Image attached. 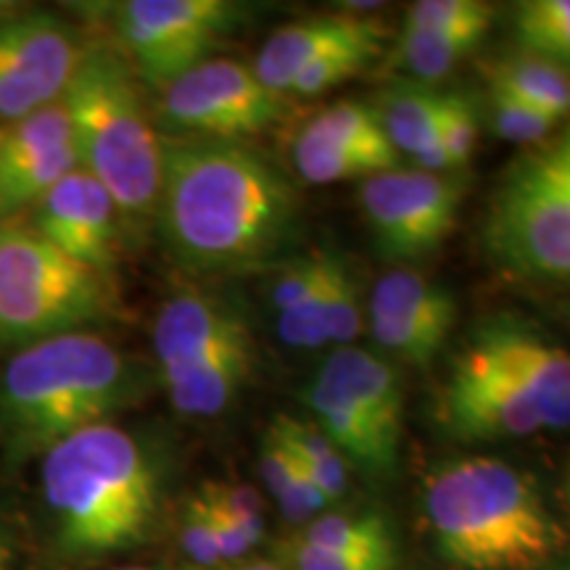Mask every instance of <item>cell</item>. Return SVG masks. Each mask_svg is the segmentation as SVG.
Returning <instances> with one entry per match:
<instances>
[{"label":"cell","instance_id":"obj_1","mask_svg":"<svg viewBox=\"0 0 570 570\" xmlns=\"http://www.w3.org/2000/svg\"><path fill=\"white\" fill-rule=\"evenodd\" d=\"M154 219L185 273L235 275L267 265L294 240L298 194L248 142L161 138Z\"/></svg>","mask_w":570,"mask_h":570},{"label":"cell","instance_id":"obj_2","mask_svg":"<svg viewBox=\"0 0 570 570\" xmlns=\"http://www.w3.org/2000/svg\"><path fill=\"white\" fill-rule=\"evenodd\" d=\"M42 504L67 560L135 550L161 508V470L151 449L114 423L85 428L42 454Z\"/></svg>","mask_w":570,"mask_h":570},{"label":"cell","instance_id":"obj_3","mask_svg":"<svg viewBox=\"0 0 570 570\" xmlns=\"http://www.w3.org/2000/svg\"><path fill=\"white\" fill-rule=\"evenodd\" d=\"M148 386L151 373L96 333L24 346L0 370V444L11 460L46 454L85 428L111 423Z\"/></svg>","mask_w":570,"mask_h":570},{"label":"cell","instance_id":"obj_4","mask_svg":"<svg viewBox=\"0 0 570 570\" xmlns=\"http://www.w3.org/2000/svg\"><path fill=\"white\" fill-rule=\"evenodd\" d=\"M425 518L441 558L465 570H529L560 531L525 473L491 458L449 462L428 479Z\"/></svg>","mask_w":570,"mask_h":570},{"label":"cell","instance_id":"obj_5","mask_svg":"<svg viewBox=\"0 0 570 570\" xmlns=\"http://www.w3.org/2000/svg\"><path fill=\"white\" fill-rule=\"evenodd\" d=\"M63 106L80 169L109 190L125 223L154 217L161 135L148 117L130 61L109 46L85 48Z\"/></svg>","mask_w":570,"mask_h":570},{"label":"cell","instance_id":"obj_6","mask_svg":"<svg viewBox=\"0 0 570 570\" xmlns=\"http://www.w3.org/2000/svg\"><path fill=\"white\" fill-rule=\"evenodd\" d=\"M109 312V277L59 252L30 225H0V346L67 336Z\"/></svg>","mask_w":570,"mask_h":570},{"label":"cell","instance_id":"obj_7","mask_svg":"<svg viewBox=\"0 0 570 570\" xmlns=\"http://www.w3.org/2000/svg\"><path fill=\"white\" fill-rule=\"evenodd\" d=\"M487 244L512 273L570 281V169L550 151L523 159L491 204Z\"/></svg>","mask_w":570,"mask_h":570},{"label":"cell","instance_id":"obj_8","mask_svg":"<svg viewBox=\"0 0 570 570\" xmlns=\"http://www.w3.org/2000/svg\"><path fill=\"white\" fill-rule=\"evenodd\" d=\"M246 6L230 0H127L114 11L122 56L138 80L164 90L233 35Z\"/></svg>","mask_w":570,"mask_h":570},{"label":"cell","instance_id":"obj_9","mask_svg":"<svg viewBox=\"0 0 570 570\" xmlns=\"http://www.w3.org/2000/svg\"><path fill=\"white\" fill-rule=\"evenodd\" d=\"M285 109V96L267 90L252 67L209 59L161 90L156 122L161 138L246 142L281 122Z\"/></svg>","mask_w":570,"mask_h":570},{"label":"cell","instance_id":"obj_10","mask_svg":"<svg viewBox=\"0 0 570 570\" xmlns=\"http://www.w3.org/2000/svg\"><path fill=\"white\" fill-rule=\"evenodd\" d=\"M462 196L465 180L458 175L399 167L362 180L356 194L377 254L391 262H415L436 252L454 230Z\"/></svg>","mask_w":570,"mask_h":570},{"label":"cell","instance_id":"obj_11","mask_svg":"<svg viewBox=\"0 0 570 570\" xmlns=\"http://www.w3.org/2000/svg\"><path fill=\"white\" fill-rule=\"evenodd\" d=\"M85 48L75 27L48 11L0 19V125L61 101Z\"/></svg>","mask_w":570,"mask_h":570},{"label":"cell","instance_id":"obj_12","mask_svg":"<svg viewBox=\"0 0 570 570\" xmlns=\"http://www.w3.org/2000/svg\"><path fill=\"white\" fill-rule=\"evenodd\" d=\"M439 420L449 436L462 444L515 441L544 431L531 396L470 338L454 354L441 389Z\"/></svg>","mask_w":570,"mask_h":570},{"label":"cell","instance_id":"obj_13","mask_svg":"<svg viewBox=\"0 0 570 570\" xmlns=\"http://www.w3.org/2000/svg\"><path fill=\"white\" fill-rule=\"evenodd\" d=\"M244 352H256L252 327L244 312L227 298L183 291L161 304L154 325L156 377L161 386Z\"/></svg>","mask_w":570,"mask_h":570},{"label":"cell","instance_id":"obj_14","mask_svg":"<svg viewBox=\"0 0 570 570\" xmlns=\"http://www.w3.org/2000/svg\"><path fill=\"white\" fill-rule=\"evenodd\" d=\"M122 223L109 190L77 167L32 206L27 225L75 262L109 277L122 248Z\"/></svg>","mask_w":570,"mask_h":570},{"label":"cell","instance_id":"obj_15","mask_svg":"<svg viewBox=\"0 0 570 570\" xmlns=\"http://www.w3.org/2000/svg\"><path fill=\"white\" fill-rule=\"evenodd\" d=\"M77 167L80 161L63 98L0 127V225L30 212Z\"/></svg>","mask_w":570,"mask_h":570},{"label":"cell","instance_id":"obj_16","mask_svg":"<svg viewBox=\"0 0 570 570\" xmlns=\"http://www.w3.org/2000/svg\"><path fill=\"white\" fill-rule=\"evenodd\" d=\"M537 404L544 431L570 428V352L512 315L489 317L468 336Z\"/></svg>","mask_w":570,"mask_h":570},{"label":"cell","instance_id":"obj_17","mask_svg":"<svg viewBox=\"0 0 570 570\" xmlns=\"http://www.w3.org/2000/svg\"><path fill=\"white\" fill-rule=\"evenodd\" d=\"M360 42H386V27L381 21L354 13H323L285 24L259 48L254 59L256 80L277 96L288 98L296 77L306 67L325 59L338 48Z\"/></svg>","mask_w":570,"mask_h":570},{"label":"cell","instance_id":"obj_18","mask_svg":"<svg viewBox=\"0 0 570 570\" xmlns=\"http://www.w3.org/2000/svg\"><path fill=\"white\" fill-rule=\"evenodd\" d=\"M323 370L348 396L356 412L391 449L402 446L404 394L394 365L360 346H338Z\"/></svg>","mask_w":570,"mask_h":570},{"label":"cell","instance_id":"obj_19","mask_svg":"<svg viewBox=\"0 0 570 570\" xmlns=\"http://www.w3.org/2000/svg\"><path fill=\"white\" fill-rule=\"evenodd\" d=\"M370 312L410 320L449 338L458 323V304L444 285L415 269H394L375 283Z\"/></svg>","mask_w":570,"mask_h":570},{"label":"cell","instance_id":"obj_20","mask_svg":"<svg viewBox=\"0 0 570 570\" xmlns=\"http://www.w3.org/2000/svg\"><path fill=\"white\" fill-rule=\"evenodd\" d=\"M441 92L417 82H404L386 92V101L377 106L383 132L399 156H415L439 130Z\"/></svg>","mask_w":570,"mask_h":570},{"label":"cell","instance_id":"obj_21","mask_svg":"<svg viewBox=\"0 0 570 570\" xmlns=\"http://www.w3.org/2000/svg\"><path fill=\"white\" fill-rule=\"evenodd\" d=\"M312 138H320L331 146L344 148V151H354L370 159H377L386 167H396L399 154L391 146L386 132H383L381 119L373 106L356 104V101H338L327 106L304 127Z\"/></svg>","mask_w":570,"mask_h":570},{"label":"cell","instance_id":"obj_22","mask_svg":"<svg viewBox=\"0 0 570 570\" xmlns=\"http://www.w3.org/2000/svg\"><path fill=\"white\" fill-rule=\"evenodd\" d=\"M489 82L502 85L512 96L537 106L560 122L570 114V75L529 53L502 56L489 71Z\"/></svg>","mask_w":570,"mask_h":570},{"label":"cell","instance_id":"obj_23","mask_svg":"<svg viewBox=\"0 0 570 570\" xmlns=\"http://www.w3.org/2000/svg\"><path fill=\"white\" fill-rule=\"evenodd\" d=\"M483 35L479 32H402L394 51H391V67L404 71L417 85H433L444 80L449 71L458 69L475 48L481 46Z\"/></svg>","mask_w":570,"mask_h":570},{"label":"cell","instance_id":"obj_24","mask_svg":"<svg viewBox=\"0 0 570 570\" xmlns=\"http://www.w3.org/2000/svg\"><path fill=\"white\" fill-rule=\"evenodd\" d=\"M512 32L520 53L570 75V0H523L512 11Z\"/></svg>","mask_w":570,"mask_h":570},{"label":"cell","instance_id":"obj_25","mask_svg":"<svg viewBox=\"0 0 570 570\" xmlns=\"http://www.w3.org/2000/svg\"><path fill=\"white\" fill-rule=\"evenodd\" d=\"M269 431L294 452V458L302 462L306 473L315 479V483L323 489V494L331 499V502L346 497L348 462L315 423H304V420L277 415Z\"/></svg>","mask_w":570,"mask_h":570},{"label":"cell","instance_id":"obj_26","mask_svg":"<svg viewBox=\"0 0 570 570\" xmlns=\"http://www.w3.org/2000/svg\"><path fill=\"white\" fill-rule=\"evenodd\" d=\"M302 541L327 552H396L389 520L377 512H333V515L315 518L306 525Z\"/></svg>","mask_w":570,"mask_h":570},{"label":"cell","instance_id":"obj_27","mask_svg":"<svg viewBox=\"0 0 570 570\" xmlns=\"http://www.w3.org/2000/svg\"><path fill=\"white\" fill-rule=\"evenodd\" d=\"M294 164L296 173L309 185H333L346 180H367V177L389 173L386 164L370 156L344 151V148L331 146V142L312 138L309 132H298L294 140Z\"/></svg>","mask_w":570,"mask_h":570},{"label":"cell","instance_id":"obj_28","mask_svg":"<svg viewBox=\"0 0 570 570\" xmlns=\"http://www.w3.org/2000/svg\"><path fill=\"white\" fill-rule=\"evenodd\" d=\"M491 21H494V6L483 0H420L404 13L402 32L487 35Z\"/></svg>","mask_w":570,"mask_h":570},{"label":"cell","instance_id":"obj_29","mask_svg":"<svg viewBox=\"0 0 570 570\" xmlns=\"http://www.w3.org/2000/svg\"><path fill=\"white\" fill-rule=\"evenodd\" d=\"M489 117L499 138L515 146L544 140L558 125V119L550 114L539 111L537 106L525 104L523 98L512 96L510 90L494 82H489Z\"/></svg>","mask_w":570,"mask_h":570},{"label":"cell","instance_id":"obj_30","mask_svg":"<svg viewBox=\"0 0 570 570\" xmlns=\"http://www.w3.org/2000/svg\"><path fill=\"white\" fill-rule=\"evenodd\" d=\"M377 56H383V42H360V46L338 48V51L327 53L325 59H320L306 67L302 75L296 77L294 88L288 96L298 98H315L323 92L333 90L336 85L352 80L354 75H360L362 69L370 67Z\"/></svg>","mask_w":570,"mask_h":570},{"label":"cell","instance_id":"obj_31","mask_svg":"<svg viewBox=\"0 0 570 570\" xmlns=\"http://www.w3.org/2000/svg\"><path fill=\"white\" fill-rule=\"evenodd\" d=\"M362 327H365V323H362L360 283H356L344 256H336L331 291H327V338L336 346H354Z\"/></svg>","mask_w":570,"mask_h":570},{"label":"cell","instance_id":"obj_32","mask_svg":"<svg viewBox=\"0 0 570 570\" xmlns=\"http://www.w3.org/2000/svg\"><path fill=\"white\" fill-rule=\"evenodd\" d=\"M439 135L452 161V169L473 159L479 146V109L465 92H441Z\"/></svg>","mask_w":570,"mask_h":570},{"label":"cell","instance_id":"obj_33","mask_svg":"<svg viewBox=\"0 0 570 570\" xmlns=\"http://www.w3.org/2000/svg\"><path fill=\"white\" fill-rule=\"evenodd\" d=\"M333 259L336 254L333 252H312L296 259L294 265H288L281 275L275 277L273 291H269V302H273V309L281 315V312L294 309V306L304 304L306 298H312L323 288L327 275H331Z\"/></svg>","mask_w":570,"mask_h":570},{"label":"cell","instance_id":"obj_34","mask_svg":"<svg viewBox=\"0 0 570 570\" xmlns=\"http://www.w3.org/2000/svg\"><path fill=\"white\" fill-rule=\"evenodd\" d=\"M333 265H336V259H333ZM331 275H327L325 285L315 296L277 315L275 331L283 344L294 348H320L331 344V338H327V291H331Z\"/></svg>","mask_w":570,"mask_h":570},{"label":"cell","instance_id":"obj_35","mask_svg":"<svg viewBox=\"0 0 570 570\" xmlns=\"http://www.w3.org/2000/svg\"><path fill=\"white\" fill-rule=\"evenodd\" d=\"M180 544L185 554L196 562L198 568H217L223 562V554H219L217 539H214L212 518H209V504L202 497V491L188 499L183 510L180 520Z\"/></svg>","mask_w":570,"mask_h":570},{"label":"cell","instance_id":"obj_36","mask_svg":"<svg viewBox=\"0 0 570 570\" xmlns=\"http://www.w3.org/2000/svg\"><path fill=\"white\" fill-rule=\"evenodd\" d=\"M204 491L246 531L254 547L265 539L262 497L252 487H244V483H204Z\"/></svg>","mask_w":570,"mask_h":570},{"label":"cell","instance_id":"obj_37","mask_svg":"<svg viewBox=\"0 0 570 570\" xmlns=\"http://www.w3.org/2000/svg\"><path fill=\"white\" fill-rule=\"evenodd\" d=\"M296 570H394L396 552H373V554H346V552H327L317 547L298 541L294 547Z\"/></svg>","mask_w":570,"mask_h":570},{"label":"cell","instance_id":"obj_38","mask_svg":"<svg viewBox=\"0 0 570 570\" xmlns=\"http://www.w3.org/2000/svg\"><path fill=\"white\" fill-rule=\"evenodd\" d=\"M259 465H262V479H265L267 491L277 499V504H281L283 499L288 497V491L294 489L296 462H294V454L288 452V446H285L273 431H267L265 444H262Z\"/></svg>","mask_w":570,"mask_h":570},{"label":"cell","instance_id":"obj_39","mask_svg":"<svg viewBox=\"0 0 570 570\" xmlns=\"http://www.w3.org/2000/svg\"><path fill=\"white\" fill-rule=\"evenodd\" d=\"M202 497L206 499V504H209V518H212V529H214V539H217V547H219V554H223V562H235L240 558H246L248 552H252V539L246 537V531L240 529L235 520L227 515V512L219 508L214 499L206 494L202 489Z\"/></svg>","mask_w":570,"mask_h":570},{"label":"cell","instance_id":"obj_40","mask_svg":"<svg viewBox=\"0 0 570 570\" xmlns=\"http://www.w3.org/2000/svg\"><path fill=\"white\" fill-rule=\"evenodd\" d=\"M547 151H550L554 159H558L560 164H566V167L570 169V127L560 135V140L554 142L552 148H547Z\"/></svg>","mask_w":570,"mask_h":570},{"label":"cell","instance_id":"obj_41","mask_svg":"<svg viewBox=\"0 0 570 570\" xmlns=\"http://www.w3.org/2000/svg\"><path fill=\"white\" fill-rule=\"evenodd\" d=\"M233 570H281L273 562H252V566H244V568H233Z\"/></svg>","mask_w":570,"mask_h":570},{"label":"cell","instance_id":"obj_42","mask_svg":"<svg viewBox=\"0 0 570 570\" xmlns=\"http://www.w3.org/2000/svg\"><path fill=\"white\" fill-rule=\"evenodd\" d=\"M13 552H0V570H11Z\"/></svg>","mask_w":570,"mask_h":570},{"label":"cell","instance_id":"obj_43","mask_svg":"<svg viewBox=\"0 0 570 570\" xmlns=\"http://www.w3.org/2000/svg\"><path fill=\"white\" fill-rule=\"evenodd\" d=\"M0 552H13L11 541H9V537H6L3 529H0Z\"/></svg>","mask_w":570,"mask_h":570},{"label":"cell","instance_id":"obj_44","mask_svg":"<svg viewBox=\"0 0 570 570\" xmlns=\"http://www.w3.org/2000/svg\"><path fill=\"white\" fill-rule=\"evenodd\" d=\"M13 9H17V6H11V3H0V19H6V17H11V13H17Z\"/></svg>","mask_w":570,"mask_h":570},{"label":"cell","instance_id":"obj_45","mask_svg":"<svg viewBox=\"0 0 570 570\" xmlns=\"http://www.w3.org/2000/svg\"><path fill=\"white\" fill-rule=\"evenodd\" d=\"M117 570H148V568H135V566H130V568H117Z\"/></svg>","mask_w":570,"mask_h":570},{"label":"cell","instance_id":"obj_46","mask_svg":"<svg viewBox=\"0 0 570 570\" xmlns=\"http://www.w3.org/2000/svg\"><path fill=\"white\" fill-rule=\"evenodd\" d=\"M554 570H570V562H568V566H560V568H554Z\"/></svg>","mask_w":570,"mask_h":570}]
</instances>
